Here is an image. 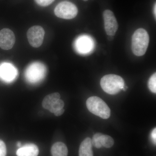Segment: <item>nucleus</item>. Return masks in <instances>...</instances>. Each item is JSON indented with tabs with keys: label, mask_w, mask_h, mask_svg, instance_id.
Here are the masks:
<instances>
[{
	"label": "nucleus",
	"mask_w": 156,
	"mask_h": 156,
	"mask_svg": "<svg viewBox=\"0 0 156 156\" xmlns=\"http://www.w3.org/2000/svg\"><path fill=\"white\" fill-rule=\"evenodd\" d=\"M92 140L87 137L81 143L79 148V156H93Z\"/></svg>",
	"instance_id": "obj_12"
},
{
	"label": "nucleus",
	"mask_w": 156,
	"mask_h": 156,
	"mask_svg": "<svg viewBox=\"0 0 156 156\" xmlns=\"http://www.w3.org/2000/svg\"><path fill=\"white\" fill-rule=\"evenodd\" d=\"M7 153L6 146L5 143L0 140V156H6Z\"/></svg>",
	"instance_id": "obj_20"
},
{
	"label": "nucleus",
	"mask_w": 156,
	"mask_h": 156,
	"mask_svg": "<svg viewBox=\"0 0 156 156\" xmlns=\"http://www.w3.org/2000/svg\"><path fill=\"white\" fill-rule=\"evenodd\" d=\"M92 42L91 39L87 36L79 37L76 42V48L79 53H88L92 50Z\"/></svg>",
	"instance_id": "obj_10"
},
{
	"label": "nucleus",
	"mask_w": 156,
	"mask_h": 156,
	"mask_svg": "<svg viewBox=\"0 0 156 156\" xmlns=\"http://www.w3.org/2000/svg\"><path fill=\"white\" fill-rule=\"evenodd\" d=\"M154 16L155 18H156V3L154 5Z\"/></svg>",
	"instance_id": "obj_23"
},
{
	"label": "nucleus",
	"mask_w": 156,
	"mask_h": 156,
	"mask_svg": "<svg viewBox=\"0 0 156 156\" xmlns=\"http://www.w3.org/2000/svg\"><path fill=\"white\" fill-rule=\"evenodd\" d=\"M17 147L21 146V143H20V142H17Z\"/></svg>",
	"instance_id": "obj_24"
},
{
	"label": "nucleus",
	"mask_w": 156,
	"mask_h": 156,
	"mask_svg": "<svg viewBox=\"0 0 156 156\" xmlns=\"http://www.w3.org/2000/svg\"><path fill=\"white\" fill-rule=\"evenodd\" d=\"M64 106V103L63 101L61 99H59L58 100L56 101L50 108L49 109V111L51 113H54L55 112L63 108Z\"/></svg>",
	"instance_id": "obj_16"
},
{
	"label": "nucleus",
	"mask_w": 156,
	"mask_h": 156,
	"mask_svg": "<svg viewBox=\"0 0 156 156\" xmlns=\"http://www.w3.org/2000/svg\"><path fill=\"white\" fill-rule=\"evenodd\" d=\"M102 134L100 133H96L93 136L92 139H91L92 146L97 148H100L102 147L100 140L101 136Z\"/></svg>",
	"instance_id": "obj_18"
},
{
	"label": "nucleus",
	"mask_w": 156,
	"mask_h": 156,
	"mask_svg": "<svg viewBox=\"0 0 156 156\" xmlns=\"http://www.w3.org/2000/svg\"><path fill=\"white\" fill-rule=\"evenodd\" d=\"M149 43V36L145 30L140 28L133 34L132 40V50L136 56H143L146 52Z\"/></svg>",
	"instance_id": "obj_1"
},
{
	"label": "nucleus",
	"mask_w": 156,
	"mask_h": 156,
	"mask_svg": "<svg viewBox=\"0 0 156 156\" xmlns=\"http://www.w3.org/2000/svg\"><path fill=\"white\" fill-rule=\"evenodd\" d=\"M68 152L67 147L62 142H56L51 148L52 156H67Z\"/></svg>",
	"instance_id": "obj_13"
},
{
	"label": "nucleus",
	"mask_w": 156,
	"mask_h": 156,
	"mask_svg": "<svg viewBox=\"0 0 156 156\" xmlns=\"http://www.w3.org/2000/svg\"><path fill=\"white\" fill-rule=\"evenodd\" d=\"M46 71L45 66L41 62L32 63L26 70V79L29 83H37L41 81L45 77Z\"/></svg>",
	"instance_id": "obj_4"
},
{
	"label": "nucleus",
	"mask_w": 156,
	"mask_h": 156,
	"mask_svg": "<svg viewBox=\"0 0 156 156\" xmlns=\"http://www.w3.org/2000/svg\"><path fill=\"white\" fill-rule=\"evenodd\" d=\"M148 87L153 93L156 92V73H154L150 78L148 82Z\"/></svg>",
	"instance_id": "obj_17"
},
{
	"label": "nucleus",
	"mask_w": 156,
	"mask_h": 156,
	"mask_svg": "<svg viewBox=\"0 0 156 156\" xmlns=\"http://www.w3.org/2000/svg\"><path fill=\"white\" fill-rule=\"evenodd\" d=\"M55 0H35L39 5L46 7L51 5Z\"/></svg>",
	"instance_id": "obj_19"
},
{
	"label": "nucleus",
	"mask_w": 156,
	"mask_h": 156,
	"mask_svg": "<svg viewBox=\"0 0 156 156\" xmlns=\"http://www.w3.org/2000/svg\"><path fill=\"white\" fill-rule=\"evenodd\" d=\"M59 99H60V95L57 92L49 94L44 98L42 102V106L45 109L49 110L53 104Z\"/></svg>",
	"instance_id": "obj_14"
},
{
	"label": "nucleus",
	"mask_w": 156,
	"mask_h": 156,
	"mask_svg": "<svg viewBox=\"0 0 156 156\" xmlns=\"http://www.w3.org/2000/svg\"><path fill=\"white\" fill-rule=\"evenodd\" d=\"M105 29L107 34L114 36L119 27L118 22L112 11L106 10L103 12Z\"/></svg>",
	"instance_id": "obj_7"
},
{
	"label": "nucleus",
	"mask_w": 156,
	"mask_h": 156,
	"mask_svg": "<svg viewBox=\"0 0 156 156\" xmlns=\"http://www.w3.org/2000/svg\"><path fill=\"white\" fill-rule=\"evenodd\" d=\"M65 110L63 108L57 111L55 113H54V115L56 116H61L63 114V113L64 112Z\"/></svg>",
	"instance_id": "obj_22"
},
{
	"label": "nucleus",
	"mask_w": 156,
	"mask_h": 156,
	"mask_svg": "<svg viewBox=\"0 0 156 156\" xmlns=\"http://www.w3.org/2000/svg\"><path fill=\"white\" fill-rule=\"evenodd\" d=\"M101 88L110 95H116L122 90L125 82L122 78L114 74L104 76L100 81Z\"/></svg>",
	"instance_id": "obj_2"
},
{
	"label": "nucleus",
	"mask_w": 156,
	"mask_h": 156,
	"mask_svg": "<svg viewBox=\"0 0 156 156\" xmlns=\"http://www.w3.org/2000/svg\"><path fill=\"white\" fill-rule=\"evenodd\" d=\"M27 37L29 43L32 47L38 48L43 44L45 31L42 27L34 26L31 27L27 32Z\"/></svg>",
	"instance_id": "obj_6"
},
{
	"label": "nucleus",
	"mask_w": 156,
	"mask_h": 156,
	"mask_svg": "<svg viewBox=\"0 0 156 156\" xmlns=\"http://www.w3.org/2000/svg\"><path fill=\"white\" fill-rule=\"evenodd\" d=\"M17 75V69L11 63H4L0 66V78L5 82H12Z\"/></svg>",
	"instance_id": "obj_9"
},
{
	"label": "nucleus",
	"mask_w": 156,
	"mask_h": 156,
	"mask_svg": "<svg viewBox=\"0 0 156 156\" xmlns=\"http://www.w3.org/2000/svg\"><path fill=\"white\" fill-rule=\"evenodd\" d=\"M151 137L152 140L153 141L154 144H156V128H154L153 131L151 133Z\"/></svg>",
	"instance_id": "obj_21"
},
{
	"label": "nucleus",
	"mask_w": 156,
	"mask_h": 156,
	"mask_svg": "<svg viewBox=\"0 0 156 156\" xmlns=\"http://www.w3.org/2000/svg\"><path fill=\"white\" fill-rule=\"evenodd\" d=\"M101 143L102 146L106 148H110L114 144V140L111 136L102 134L101 136Z\"/></svg>",
	"instance_id": "obj_15"
},
{
	"label": "nucleus",
	"mask_w": 156,
	"mask_h": 156,
	"mask_svg": "<svg viewBox=\"0 0 156 156\" xmlns=\"http://www.w3.org/2000/svg\"><path fill=\"white\" fill-rule=\"evenodd\" d=\"M78 10L76 6L70 2L64 1L56 6L54 13L57 17L64 19H72L77 15Z\"/></svg>",
	"instance_id": "obj_5"
},
{
	"label": "nucleus",
	"mask_w": 156,
	"mask_h": 156,
	"mask_svg": "<svg viewBox=\"0 0 156 156\" xmlns=\"http://www.w3.org/2000/svg\"><path fill=\"white\" fill-rule=\"evenodd\" d=\"M87 106L90 112L102 119H106L110 116V109L99 97L92 96L89 98L87 101Z\"/></svg>",
	"instance_id": "obj_3"
},
{
	"label": "nucleus",
	"mask_w": 156,
	"mask_h": 156,
	"mask_svg": "<svg viewBox=\"0 0 156 156\" xmlns=\"http://www.w3.org/2000/svg\"><path fill=\"white\" fill-rule=\"evenodd\" d=\"M83 1H88V0H83Z\"/></svg>",
	"instance_id": "obj_25"
},
{
	"label": "nucleus",
	"mask_w": 156,
	"mask_h": 156,
	"mask_svg": "<svg viewBox=\"0 0 156 156\" xmlns=\"http://www.w3.org/2000/svg\"><path fill=\"white\" fill-rule=\"evenodd\" d=\"M39 152L37 146L33 144H29L17 150V156H37Z\"/></svg>",
	"instance_id": "obj_11"
},
{
	"label": "nucleus",
	"mask_w": 156,
	"mask_h": 156,
	"mask_svg": "<svg viewBox=\"0 0 156 156\" xmlns=\"http://www.w3.org/2000/svg\"><path fill=\"white\" fill-rule=\"evenodd\" d=\"M15 43L14 32L8 28L0 30V48L4 50H9L13 48Z\"/></svg>",
	"instance_id": "obj_8"
}]
</instances>
